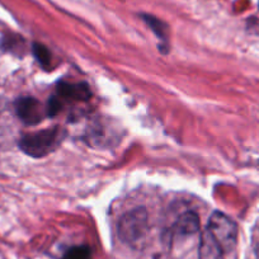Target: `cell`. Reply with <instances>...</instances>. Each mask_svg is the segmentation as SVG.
<instances>
[{
    "label": "cell",
    "instance_id": "cell-1",
    "mask_svg": "<svg viewBox=\"0 0 259 259\" xmlns=\"http://www.w3.org/2000/svg\"><path fill=\"white\" fill-rule=\"evenodd\" d=\"M65 136H66V133L59 127L42 130L38 133L24 135L19 140V148L24 154L32 158H42L56 150Z\"/></svg>",
    "mask_w": 259,
    "mask_h": 259
},
{
    "label": "cell",
    "instance_id": "cell-2",
    "mask_svg": "<svg viewBox=\"0 0 259 259\" xmlns=\"http://www.w3.org/2000/svg\"><path fill=\"white\" fill-rule=\"evenodd\" d=\"M148 212L139 207L124 213L118 221V236L126 244L139 243L148 231Z\"/></svg>",
    "mask_w": 259,
    "mask_h": 259
},
{
    "label": "cell",
    "instance_id": "cell-3",
    "mask_svg": "<svg viewBox=\"0 0 259 259\" xmlns=\"http://www.w3.org/2000/svg\"><path fill=\"white\" fill-rule=\"evenodd\" d=\"M206 228L220 244L224 253H229L235 248L238 240V226L225 213L219 211L213 212Z\"/></svg>",
    "mask_w": 259,
    "mask_h": 259
},
{
    "label": "cell",
    "instance_id": "cell-4",
    "mask_svg": "<svg viewBox=\"0 0 259 259\" xmlns=\"http://www.w3.org/2000/svg\"><path fill=\"white\" fill-rule=\"evenodd\" d=\"M16 113L19 119L28 126L38 124L45 116H47L42 104L32 97H23L16 102Z\"/></svg>",
    "mask_w": 259,
    "mask_h": 259
},
{
    "label": "cell",
    "instance_id": "cell-5",
    "mask_svg": "<svg viewBox=\"0 0 259 259\" xmlns=\"http://www.w3.org/2000/svg\"><path fill=\"white\" fill-rule=\"evenodd\" d=\"M57 94L61 98L73 101H89L92 98L91 88L87 83H66L61 81L57 85Z\"/></svg>",
    "mask_w": 259,
    "mask_h": 259
},
{
    "label": "cell",
    "instance_id": "cell-6",
    "mask_svg": "<svg viewBox=\"0 0 259 259\" xmlns=\"http://www.w3.org/2000/svg\"><path fill=\"white\" fill-rule=\"evenodd\" d=\"M200 259H223L224 250L207 228L201 234Z\"/></svg>",
    "mask_w": 259,
    "mask_h": 259
},
{
    "label": "cell",
    "instance_id": "cell-7",
    "mask_svg": "<svg viewBox=\"0 0 259 259\" xmlns=\"http://www.w3.org/2000/svg\"><path fill=\"white\" fill-rule=\"evenodd\" d=\"M200 218L197 213L189 212L183 213L174 225V233L178 235H193L200 231Z\"/></svg>",
    "mask_w": 259,
    "mask_h": 259
},
{
    "label": "cell",
    "instance_id": "cell-8",
    "mask_svg": "<svg viewBox=\"0 0 259 259\" xmlns=\"http://www.w3.org/2000/svg\"><path fill=\"white\" fill-rule=\"evenodd\" d=\"M143 19L145 21V23L148 24L149 27L151 28V31L158 36L159 39L161 41L166 42L168 41V36H169V28L163 21L158 19L156 17L149 16V14H144Z\"/></svg>",
    "mask_w": 259,
    "mask_h": 259
},
{
    "label": "cell",
    "instance_id": "cell-9",
    "mask_svg": "<svg viewBox=\"0 0 259 259\" xmlns=\"http://www.w3.org/2000/svg\"><path fill=\"white\" fill-rule=\"evenodd\" d=\"M61 259H92V250L88 245H75L65 251Z\"/></svg>",
    "mask_w": 259,
    "mask_h": 259
},
{
    "label": "cell",
    "instance_id": "cell-10",
    "mask_svg": "<svg viewBox=\"0 0 259 259\" xmlns=\"http://www.w3.org/2000/svg\"><path fill=\"white\" fill-rule=\"evenodd\" d=\"M32 49H33V55L34 57L37 59V61L39 62V65H41L42 68L47 69L50 66V64H51V52H50V50L47 49L45 45L42 44H33V46H32Z\"/></svg>",
    "mask_w": 259,
    "mask_h": 259
},
{
    "label": "cell",
    "instance_id": "cell-11",
    "mask_svg": "<svg viewBox=\"0 0 259 259\" xmlns=\"http://www.w3.org/2000/svg\"><path fill=\"white\" fill-rule=\"evenodd\" d=\"M62 104L61 102H60V99L57 98V97H51V98L49 99V103H47V108H46V113L49 117H54L56 116L57 113L60 112V109H61Z\"/></svg>",
    "mask_w": 259,
    "mask_h": 259
}]
</instances>
